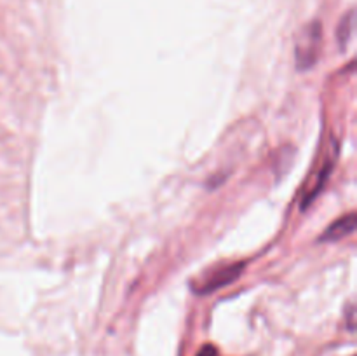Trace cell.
Returning <instances> with one entry per match:
<instances>
[{
    "mask_svg": "<svg viewBox=\"0 0 357 356\" xmlns=\"http://www.w3.org/2000/svg\"><path fill=\"white\" fill-rule=\"evenodd\" d=\"M321 49V24L312 21L307 24L296 40V66L298 70H309L319 58Z\"/></svg>",
    "mask_w": 357,
    "mask_h": 356,
    "instance_id": "6da1fadb",
    "label": "cell"
},
{
    "mask_svg": "<svg viewBox=\"0 0 357 356\" xmlns=\"http://www.w3.org/2000/svg\"><path fill=\"white\" fill-rule=\"evenodd\" d=\"M244 264H232V265H223V267L215 269L211 274H206V278H202L201 285L195 286L199 293H211L215 290L223 288V286L230 285L232 281H236L239 278V274L243 272Z\"/></svg>",
    "mask_w": 357,
    "mask_h": 356,
    "instance_id": "7a4b0ae2",
    "label": "cell"
},
{
    "mask_svg": "<svg viewBox=\"0 0 357 356\" xmlns=\"http://www.w3.org/2000/svg\"><path fill=\"white\" fill-rule=\"evenodd\" d=\"M356 229V215L354 213H349L344 218H338L333 225L328 227L326 230L321 236V241H338L342 237L349 236V234L354 232Z\"/></svg>",
    "mask_w": 357,
    "mask_h": 356,
    "instance_id": "3957f363",
    "label": "cell"
},
{
    "mask_svg": "<svg viewBox=\"0 0 357 356\" xmlns=\"http://www.w3.org/2000/svg\"><path fill=\"white\" fill-rule=\"evenodd\" d=\"M352 28H354V13H349L347 16L342 20L340 27H338V42H340L342 47H345V44H347L349 38H351Z\"/></svg>",
    "mask_w": 357,
    "mask_h": 356,
    "instance_id": "277c9868",
    "label": "cell"
},
{
    "mask_svg": "<svg viewBox=\"0 0 357 356\" xmlns=\"http://www.w3.org/2000/svg\"><path fill=\"white\" fill-rule=\"evenodd\" d=\"M199 356H218V353H216V349L213 346H206L204 349H201Z\"/></svg>",
    "mask_w": 357,
    "mask_h": 356,
    "instance_id": "5b68a950",
    "label": "cell"
}]
</instances>
